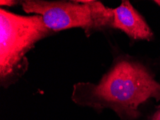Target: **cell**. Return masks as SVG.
I'll list each match as a JSON object with an SVG mask.
<instances>
[{"mask_svg": "<svg viewBox=\"0 0 160 120\" xmlns=\"http://www.w3.org/2000/svg\"><path fill=\"white\" fill-rule=\"evenodd\" d=\"M72 99L98 111L112 109L120 120H139L143 104L151 99L160 101V83L142 61L122 55L116 58L98 84H75Z\"/></svg>", "mask_w": 160, "mask_h": 120, "instance_id": "obj_1", "label": "cell"}, {"mask_svg": "<svg viewBox=\"0 0 160 120\" xmlns=\"http://www.w3.org/2000/svg\"><path fill=\"white\" fill-rule=\"evenodd\" d=\"M42 16L20 15L0 9V83L8 88L28 69L26 54L38 41L52 35Z\"/></svg>", "mask_w": 160, "mask_h": 120, "instance_id": "obj_2", "label": "cell"}, {"mask_svg": "<svg viewBox=\"0 0 160 120\" xmlns=\"http://www.w3.org/2000/svg\"><path fill=\"white\" fill-rule=\"evenodd\" d=\"M22 7L26 13L42 16L45 26L53 32L81 28L88 37L96 31L112 28L113 9L98 1L26 0Z\"/></svg>", "mask_w": 160, "mask_h": 120, "instance_id": "obj_3", "label": "cell"}, {"mask_svg": "<svg viewBox=\"0 0 160 120\" xmlns=\"http://www.w3.org/2000/svg\"><path fill=\"white\" fill-rule=\"evenodd\" d=\"M112 28L124 33L132 40L151 41L153 32L141 14L128 0H123L118 7L113 9Z\"/></svg>", "mask_w": 160, "mask_h": 120, "instance_id": "obj_4", "label": "cell"}, {"mask_svg": "<svg viewBox=\"0 0 160 120\" xmlns=\"http://www.w3.org/2000/svg\"><path fill=\"white\" fill-rule=\"evenodd\" d=\"M147 120H160V107L150 115Z\"/></svg>", "mask_w": 160, "mask_h": 120, "instance_id": "obj_5", "label": "cell"}, {"mask_svg": "<svg viewBox=\"0 0 160 120\" xmlns=\"http://www.w3.org/2000/svg\"><path fill=\"white\" fill-rule=\"evenodd\" d=\"M18 3V2L16 1H12V0H1L0 1V4L1 5H4V6H8V7H12L15 5V4Z\"/></svg>", "mask_w": 160, "mask_h": 120, "instance_id": "obj_6", "label": "cell"}, {"mask_svg": "<svg viewBox=\"0 0 160 120\" xmlns=\"http://www.w3.org/2000/svg\"><path fill=\"white\" fill-rule=\"evenodd\" d=\"M154 3H156L157 4H158V5L160 7V0H155L154 1Z\"/></svg>", "mask_w": 160, "mask_h": 120, "instance_id": "obj_7", "label": "cell"}]
</instances>
